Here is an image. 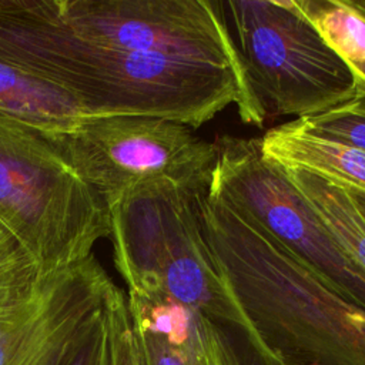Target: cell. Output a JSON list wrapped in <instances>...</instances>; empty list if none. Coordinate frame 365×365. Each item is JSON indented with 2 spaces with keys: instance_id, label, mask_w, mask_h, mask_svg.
I'll list each match as a JSON object with an SVG mask.
<instances>
[{
  "instance_id": "obj_18",
  "label": "cell",
  "mask_w": 365,
  "mask_h": 365,
  "mask_svg": "<svg viewBox=\"0 0 365 365\" xmlns=\"http://www.w3.org/2000/svg\"><path fill=\"white\" fill-rule=\"evenodd\" d=\"M111 348L114 365H145L131 324L124 291L117 298L111 312Z\"/></svg>"
},
{
  "instance_id": "obj_8",
  "label": "cell",
  "mask_w": 365,
  "mask_h": 365,
  "mask_svg": "<svg viewBox=\"0 0 365 365\" xmlns=\"http://www.w3.org/2000/svg\"><path fill=\"white\" fill-rule=\"evenodd\" d=\"M53 6L66 27L100 46L211 61L247 80L222 1L53 0Z\"/></svg>"
},
{
  "instance_id": "obj_16",
  "label": "cell",
  "mask_w": 365,
  "mask_h": 365,
  "mask_svg": "<svg viewBox=\"0 0 365 365\" xmlns=\"http://www.w3.org/2000/svg\"><path fill=\"white\" fill-rule=\"evenodd\" d=\"M123 289L94 314L57 352L48 365H114L111 348V312Z\"/></svg>"
},
{
  "instance_id": "obj_14",
  "label": "cell",
  "mask_w": 365,
  "mask_h": 365,
  "mask_svg": "<svg viewBox=\"0 0 365 365\" xmlns=\"http://www.w3.org/2000/svg\"><path fill=\"white\" fill-rule=\"evenodd\" d=\"M295 4L349 67L365 63V20L345 0H295Z\"/></svg>"
},
{
  "instance_id": "obj_19",
  "label": "cell",
  "mask_w": 365,
  "mask_h": 365,
  "mask_svg": "<svg viewBox=\"0 0 365 365\" xmlns=\"http://www.w3.org/2000/svg\"><path fill=\"white\" fill-rule=\"evenodd\" d=\"M133 328L145 365H185L177 349L158 332L134 324Z\"/></svg>"
},
{
  "instance_id": "obj_15",
  "label": "cell",
  "mask_w": 365,
  "mask_h": 365,
  "mask_svg": "<svg viewBox=\"0 0 365 365\" xmlns=\"http://www.w3.org/2000/svg\"><path fill=\"white\" fill-rule=\"evenodd\" d=\"M46 272L0 224V318L29 298Z\"/></svg>"
},
{
  "instance_id": "obj_7",
  "label": "cell",
  "mask_w": 365,
  "mask_h": 365,
  "mask_svg": "<svg viewBox=\"0 0 365 365\" xmlns=\"http://www.w3.org/2000/svg\"><path fill=\"white\" fill-rule=\"evenodd\" d=\"M215 148L208 187L245 212L341 297L365 311V274L281 167L262 155L259 138L221 137Z\"/></svg>"
},
{
  "instance_id": "obj_2",
  "label": "cell",
  "mask_w": 365,
  "mask_h": 365,
  "mask_svg": "<svg viewBox=\"0 0 365 365\" xmlns=\"http://www.w3.org/2000/svg\"><path fill=\"white\" fill-rule=\"evenodd\" d=\"M0 58L61 87L96 114L197 128L221 101L222 78L212 63L100 46L66 27L53 0H0Z\"/></svg>"
},
{
  "instance_id": "obj_3",
  "label": "cell",
  "mask_w": 365,
  "mask_h": 365,
  "mask_svg": "<svg viewBox=\"0 0 365 365\" xmlns=\"http://www.w3.org/2000/svg\"><path fill=\"white\" fill-rule=\"evenodd\" d=\"M207 188V187H205ZM201 190L168 180L135 185L107 205L114 265L127 288H158L242 335L261 365H279L225 285L202 232Z\"/></svg>"
},
{
  "instance_id": "obj_21",
  "label": "cell",
  "mask_w": 365,
  "mask_h": 365,
  "mask_svg": "<svg viewBox=\"0 0 365 365\" xmlns=\"http://www.w3.org/2000/svg\"><path fill=\"white\" fill-rule=\"evenodd\" d=\"M344 188L348 191V194L351 195L352 201L355 202L358 211H359V212L362 214V217L365 218V192H364V191H359V190H355V188H346V187H344Z\"/></svg>"
},
{
  "instance_id": "obj_1",
  "label": "cell",
  "mask_w": 365,
  "mask_h": 365,
  "mask_svg": "<svg viewBox=\"0 0 365 365\" xmlns=\"http://www.w3.org/2000/svg\"><path fill=\"white\" fill-rule=\"evenodd\" d=\"M214 262L279 365H365V311L341 297L245 212L198 194Z\"/></svg>"
},
{
  "instance_id": "obj_6",
  "label": "cell",
  "mask_w": 365,
  "mask_h": 365,
  "mask_svg": "<svg viewBox=\"0 0 365 365\" xmlns=\"http://www.w3.org/2000/svg\"><path fill=\"white\" fill-rule=\"evenodd\" d=\"M44 134L106 205L153 180L205 188L217 155L215 143L190 125L150 115L90 113L67 130Z\"/></svg>"
},
{
  "instance_id": "obj_11",
  "label": "cell",
  "mask_w": 365,
  "mask_h": 365,
  "mask_svg": "<svg viewBox=\"0 0 365 365\" xmlns=\"http://www.w3.org/2000/svg\"><path fill=\"white\" fill-rule=\"evenodd\" d=\"M262 155L346 188L365 192V153L298 130L291 121L272 127L259 138Z\"/></svg>"
},
{
  "instance_id": "obj_17",
  "label": "cell",
  "mask_w": 365,
  "mask_h": 365,
  "mask_svg": "<svg viewBox=\"0 0 365 365\" xmlns=\"http://www.w3.org/2000/svg\"><path fill=\"white\" fill-rule=\"evenodd\" d=\"M298 130L365 153V94L324 110L318 114L291 121Z\"/></svg>"
},
{
  "instance_id": "obj_10",
  "label": "cell",
  "mask_w": 365,
  "mask_h": 365,
  "mask_svg": "<svg viewBox=\"0 0 365 365\" xmlns=\"http://www.w3.org/2000/svg\"><path fill=\"white\" fill-rule=\"evenodd\" d=\"M134 325L164 336L185 365H242L224 329L200 311L158 288H127Z\"/></svg>"
},
{
  "instance_id": "obj_13",
  "label": "cell",
  "mask_w": 365,
  "mask_h": 365,
  "mask_svg": "<svg viewBox=\"0 0 365 365\" xmlns=\"http://www.w3.org/2000/svg\"><path fill=\"white\" fill-rule=\"evenodd\" d=\"M281 170L311 204L349 259L365 274V218L348 191L304 170L289 167Z\"/></svg>"
},
{
  "instance_id": "obj_12",
  "label": "cell",
  "mask_w": 365,
  "mask_h": 365,
  "mask_svg": "<svg viewBox=\"0 0 365 365\" xmlns=\"http://www.w3.org/2000/svg\"><path fill=\"white\" fill-rule=\"evenodd\" d=\"M0 113L41 133L73 127L90 111L61 87L0 58Z\"/></svg>"
},
{
  "instance_id": "obj_4",
  "label": "cell",
  "mask_w": 365,
  "mask_h": 365,
  "mask_svg": "<svg viewBox=\"0 0 365 365\" xmlns=\"http://www.w3.org/2000/svg\"><path fill=\"white\" fill-rule=\"evenodd\" d=\"M0 224L43 272L88 258L110 237L104 200L44 133L1 113Z\"/></svg>"
},
{
  "instance_id": "obj_9",
  "label": "cell",
  "mask_w": 365,
  "mask_h": 365,
  "mask_svg": "<svg viewBox=\"0 0 365 365\" xmlns=\"http://www.w3.org/2000/svg\"><path fill=\"white\" fill-rule=\"evenodd\" d=\"M117 289L94 255L46 272L33 294L0 318V365H48Z\"/></svg>"
},
{
  "instance_id": "obj_20",
  "label": "cell",
  "mask_w": 365,
  "mask_h": 365,
  "mask_svg": "<svg viewBox=\"0 0 365 365\" xmlns=\"http://www.w3.org/2000/svg\"><path fill=\"white\" fill-rule=\"evenodd\" d=\"M345 1L354 11H356L365 20V0H345ZM349 68L352 70V73L356 78L361 93L365 94V63L358 64V66H351Z\"/></svg>"
},
{
  "instance_id": "obj_5",
  "label": "cell",
  "mask_w": 365,
  "mask_h": 365,
  "mask_svg": "<svg viewBox=\"0 0 365 365\" xmlns=\"http://www.w3.org/2000/svg\"><path fill=\"white\" fill-rule=\"evenodd\" d=\"M222 10L247 80L267 114L301 120L361 94L346 61L295 0H228Z\"/></svg>"
}]
</instances>
